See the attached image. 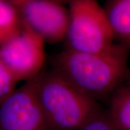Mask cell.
Segmentation results:
<instances>
[{
    "mask_svg": "<svg viewBox=\"0 0 130 130\" xmlns=\"http://www.w3.org/2000/svg\"><path fill=\"white\" fill-rule=\"evenodd\" d=\"M129 51L130 46L122 43L99 53L66 49L52 56L51 63L53 70L98 101L111 96L128 77Z\"/></svg>",
    "mask_w": 130,
    "mask_h": 130,
    "instance_id": "6da1fadb",
    "label": "cell"
},
{
    "mask_svg": "<svg viewBox=\"0 0 130 130\" xmlns=\"http://www.w3.org/2000/svg\"><path fill=\"white\" fill-rule=\"evenodd\" d=\"M36 90L47 130H79L103 110L53 69L38 76Z\"/></svg>",
    "mask_w": 130,
    "mask_h": 130,
    "instance_id": "7a4b0ae2",
    "label": "cell"
},
{
    "mask_svg": "<svg viewBox=\"0 0 130 130\" xmlns=\"http://www.w3.org/2000/svg\"><path fill=\"white\" fill-rule=\"evenodd\" d=\"M67 49L99 53L113 44L114 35L104 8L95 0L69 1Z\"/></svg>",
    "mask_w": 130,
    "mask_h": 130,
    "instance_id": "3957f363",
    "label": "cell"
},
{
    "mask_svg": "<svg viewBox=\"0 0 130 130\" xmlns=\"http://www.w3.org/2000/svg\"><path fill=\"white\" fill-rule=\"evenodd\" d=\"M44 43L37 33L23 23L19 34L0 45V60L18 83H25L35 78L43 71Z\"/></svg>",
    "mask_w": 130,
    "mask_h": 130,
    "instance_id": "277c9868",
    "label": "cell"
},
{
    "mask_svg": "<svg viewBox=\"0 0 130 130\" xmlns=\"http://www.w3.org/2000/svg\"><path fill=\"white\" fill-rule=\"evenodd\" d=\"M22 22L41 38L54 44L66 38L70 21L69 9L54 0H11Z\"/></svg>",
    "mask_w": 130,
    "mask_h": 130,
    "instance_id": "5b68a950",
    "label": "cell"
},
{
    "mask_svg": "<svg viewBox=\"0 0 130 130\" xmlns=\"http://www.w3.org/2000/svg\"><path fill=\"white\" fill-rule=\"evenodd\" d=\"M38 76L0 103V130H47L37 95Z\"/></svg>",
    "mask_w": 130,
    "mask_h": 130,
    "instance_id": "8992f818",
    "label": "cell"
},
{
    "mask_svg": "<svg viewBox=\"0 0 130 130\" xmlns=\"http://www.w3.org/2000/svg\"><path fill=\"white\" fill-rule=\"evenodd\" d=\"M103 8L114 38L130 46V0L108 1Z\"/></svg>",
    "mask_w": 130,
    "mask_h": 130,
    "instance_id": "52a82bcc",
    "label": "cell"
},
{
    "mask_svg": "<svg viewBox=\"0 0 130 130\" xmlns=\"http://www.w3.org/2000/svg\"><path fill=\"white\" fill-rule=\"evenodd\" d=\"M108 116L118 130H130V85H121L110 96Z\"/></svg>",
    "mask_w": 130,
    "mask_h": 130,
    "instance_id": "ba28073f",
    "label": "cell"
},
{
    "mask_svg": "<svg viewBox=\"0 0 130 130\" xmlns=\"http://www.w3.org/2000/svg\"><path fill=\"white\" fill-rule=\"evenodd\" d=\"M22 28L20 16L11 0H0V45L16 36Z\"/></svg>",
    "mask_w": 130,
    "mask_h": 130,
    "instance_id": "9c48e42d",
    "label": "cell"
},
{
    "mask_svg": "<svg viewBox=\"0 0 130 130\" xmlns=\"http://www.w3.org/2000/svg\"><path fill=\"white\" fill-rule=\"evenodd\" d=\"M18 83V80L0 60V103L14 92Z\"/></svg>",
    "mask_w": 130,
    "mask_h": 130,
    "instance_id": "30bf717a",
    "label": "cell"
},
{
    "mask_svg": "<svg viewBox=\"0 0 130 130\" xmlns=\"http://www.w3.org/2000/svg\"><path fill=\"white\" fill-rule=\"evenodd\" d=\"M79 130H118L111 121L108 113L103 109Z\"/></svg>",
    "mask_w": 130,
    "mask_h": 130,
    "instance_id": "8fae6325",
    "label": "cell"
},
{
    "mask_svg": "<svg viewBox=\"0 0 130 130\" xmlns=\"http://www.w3.org/2000/svg\"><path fill=\"white\" fill-rule=\"evenodd\" d=\"M127 78H129V83H130V74H129V75H128V77H127Z\"/></svg>",
    "mask_w": 130,
    "mask_h": 130,
    "instance_id": "7c38bea8",
    "label": "cell"
}]
</instances>
